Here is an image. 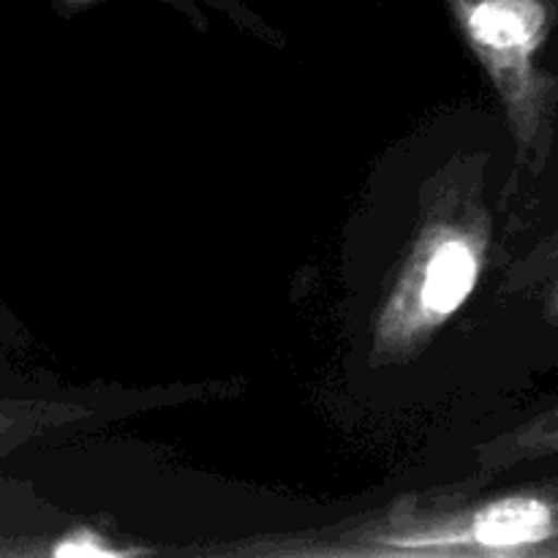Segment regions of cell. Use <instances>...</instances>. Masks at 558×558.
<instances>
[{"mask_svg": "<svg viewBox=\"0 0 558 558\" xmlns=\"http://www.w3.org/2000/svg\"><path fill=\"white\" fill-rule=\"evenodd\" d=\"M58 556H123V550H114L109 545L98 543V537L93 534H85V537H74L69 543L58 545L54 550Z\"/></svg>", "mask_w": 558, "mask_h": 558, "instance_id": "cell-5", "label": "cell"}, {"mask_svg": "<svg viewBox=\"0 0 558 558\" xmlns=\"http://www.w3.org/2000/svg\"><path fill=\"white\" fill-rule=\"evenodd\" d=\"M381 539L387 550L398 554H550L558 543V501L543 496H507L480 507L472 515H458L452 523Z\"/></svg>", "mask_w": 558, "mask_h": 558, "instance_id": "cell-2", "label": "cell"}, {"mask_svg": "<svg viewBox=\"0 0 558 558\" xmlns=\"http://www.w3.org/2000/svg\"><path fill=\"white\" fill-rule=\"evenodd\" d=\"M480 276L472 234L452 227L428 232L403 270L381 319L387 338H412L456 314Z\"/></svg>", "mask_w": 558, "mask_h": 558, "instance_id": "cell-1", "label": "cell"}, {"mask_svg": "<svg viewBox=\"0 0 558 558\" xmlns=\"http://www.w3.org/2000/svg\"><path fill=\"white\" fill-rule=\"evenodd\" d=\"M518 450L529 452V456H550L558 452V409L550 412L548 417L537 420L532 428L523 430Z\"/></svg>", "mask_w": 558, "mask_h": 558, "instance_id": "cell-4", "label": "cell"}, {"mask_svg": "<svg viewBox=\"0 0 558 558\" xmlns=\"http://www.w3.org/2000/svg\"><path fill=\"white\" fill-rule=\"evenodd\" d=\"M548 9L539 0H480L466 11V33L510 101L523 134H534L539 82L534 54L543 47Z\"/></svg>", "mask_w": 558, "mask_h": 558, "instance_id": "cell-3", "label": "cell"}]
</instances>
